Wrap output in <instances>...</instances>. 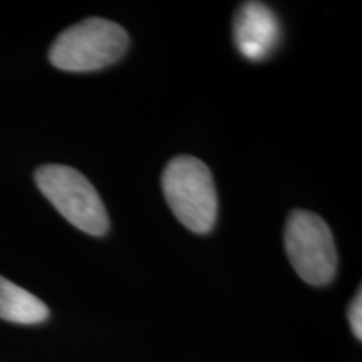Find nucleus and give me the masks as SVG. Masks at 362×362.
Instances as JSON below:
<instances>
[{
	"label": "nucleus",
	"mask_w": 362,
	"mask_h": 362,
	"mask_svg": "<svg viewBox=\"0 0 362 362\" xmlns=\"http://www.w3.org/2000/svg\"><path fill=\"white\" fill-rule=\"evenodd\" d=\"M128 45L129 35L119 24L90 17L57 35L49 61L67 72L99 71L119 61Z\"/></svg>",
	"instance_id": "f03ea898"
},
{
	"label": "nucleus",
	"mask_w": 362,
	"mask_h": 362,
	"mask_svg": "<svg viewBox=\"0 0 362 362\" xmlns=\"http://www.w3.org/2000/svg\"><path fill=\"white\" fill-rule=\"evenodd\" d=\"M284 243L288 262L304 282L320 287L336 277V243L329 225L319 215L293 210L285 223Z\"/></svg>",
	"instance_id": "20e7f679"
},
{
	"label": "nucleus",
	"mask_w": 362,
	"mask_h": 362,
	"mask_svg": "<svg viewBox=\"0 0 362 362\" xmlns=\"http://www.w3.org/2000/svg\"><path fill=\"white\" fill-rule=\"evenodd\" d=\"M279 17L262 2H245L233 19V40L238 52L248 61H264L280 42Z\"/></svg>",
	"instance_id": "39448f33"
},
{
	"label": "nucleus",
	"mask_w": 362,
	"mask_h": 362,
	"mask_svg": "<svg viewBox=\"0 0 362 362\" xmlns=\"http://www.w3.org/2000/svg\"><path fill=\"white\" fill-rule=\"evenodd\" d=\"M166 202L189 232L205 235L218 216V197L214 176L198 158L181 155L166 165L161 176Z\"/></svg>",
	"instance_id": "f257e3e1"
},
{
	"label": "nucleus",
	"mask_w": 362,
	"mask_h": 362,
	"mask_svg": "<svg viewBox=\"0 0 362 362\" xmlns=\"http://www.w3.org/2000/svg\"><path fill=\"white\" fill-rule=\"evenodd\" d=\"M0 319L16 324H40L49 319V309L34 293L0 275Z\"/></svg>",
	"instance_id": "423d86ee"
},
{
	"label": "nucleus",
	"mask_w": 362,
	"mask_h": 362,
	"mask_svg": "<svg viewBox=\"0 0 362 362\" xmlns=\"http://www.w3.org/2000/svg\"><path fill=\"white\" fill-rule=\"evenodd\" d=\"M347 317H349V324H351L352 332H354V336L361 341L362 339V292H361V288L357 291L356 297L352 298L349 310H347Z\"/></svg>",
	"instance_id": "0eeeda50"
},
{
	"label": "nucleus",
	"mask_w": 362,
	"mask_h": 362,
	"mask_svg": "<svg viewBox=\"0 0 362 362\" xmlns=\"http://www.w3.org/2000/svg\"><path fill=\"white\" fill-rule=\"evenodd\" d=\"M40 193L81 232L103 237L110 230V216L96 192L78 170L64 165H44L34 175Z\"/></svg>",
	"instance_id": "7ed1b4c3"
}]
</instances>
